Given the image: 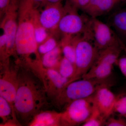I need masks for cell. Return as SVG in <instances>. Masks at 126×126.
Segmentation results:
<instances>
[{
	"instance_id": "cell-1",
	"label": "cell",
	"mask_w": 126,
	"mask_h": 126,
	"mask_svg": "<svg viewBox=\"0 0 126 126\" xmlns=\"http://www.w3.org/2000/svg\"><path fill=\"white\" fill-rule=\"evenodd\" d=\"M19 67V84L14 102L17 119L29 124L47 103L45 88L41 79L32 69L26 65Z\"/></svg>"
},
{
	"instance_id": "cell-2",
	"label": "cell",
	"mask_w": 126,
	"mask_h": 126,
	"mask_svg": "<svg viewBox=\"0 0 126 126\" xmlns=\"http://www.w3.org/2000/svg\"><path fill=\"white\" fill-rule=\"evenodd\" d=\"M18 28L15 41L16 53L25 59L26 64L31 62L30 56L34 55L41 61L38 45L35 36L34 19L37 11L27 0H21Z\"/></svg>"
},
{
	"instance_id": "cell-3",
	"label": "cell",
	"mask_w": 126,
	"mask_h": 126,
	"mask_svg": "<svg viewBox=\"0 0 126 126\" xmlns=\"http://www.w3.org/2000/svg\"><path fill=\"white\" fill-rule=\"evenodd\" d=\"M75 38L76 51L75 72L67 85L82 78L88 72L96 59L99 51L94 46L91 31L76 35Z\"/></svg>"
},
{
	"instance_id": "cell-4",
	"label": "cell",
	"mask_w": 126,
	"mask_h": 126,
	"mask_svg": "<svg viewBox=\"0 0 126 126\" xmlns=\"http://www.w3.org/2000/svg\"><path fill=\"white\" fill-rule=\"evenodd\" d=\"M106 79H79L69 83L52 100L58 108H64L72 102L90 96L102 86L108 84Z\"/></svg>"
},
{
	"instance_id": "cell-5",
	"label": "cell",
	"mask_w": 126,
	"mask_h": 126,
	"mask_svg": "<svg viewBox=\"0 0 126 126\" xmlns=\"http://www.w3.org/2000/svg\"><path fill=\"white\" fill-rule=\"evenodd\" d=\"M64 14L59 23L58 28L64 36H73L85 33L90 31L91 17L81 16L78 9L66 0Z\"/></svg>"
},
{
	"instance_id": "cell-6",
	"label": "cell",
	"mask_w": 126,
	"mask_h": 126,
	"mask_svg": "<svg viewBox=\"0 0 126 126\" xmlns=\"http://www.w3.org/2000/svg\"><path fill=\"white\" fill-rule=\"evenodd\" d=\"M95 107L94 94L86 98L73 101L61 112V126L83 124L92 115Z\"/></svg>"
},
{
	"instance_id": "cell-7",
	"label": "cell",
	"mask_w": 126,
	"mask_h": 126,
	"mask_svg": "<svg viewBox=\"0 0 126 126\" xmlns=\"http://www.w3.org/2000/svg\"><path fill=\"white\" fill-rule=\"evenodd\" d=\"M29 67L41 79L47 97L52 100L60 94L68 82V79L63 77L57 70L44 67L41 62H34Z\"/></svg>"
},
{
	"instance_id": "cell-8",
	"label": "cell",
	"mask_w": 126,
	"mask_h": 126,
	"mask_svg": "<svg viewBox=\"0 0 126 126\" xmlns=\"http://www.w3.org/2000/svg\"><path fill=\"white\" fill-rule=\"evenodd\" d=\"M19 67L15 68L10 67V63L1 68L0 79V96L5 99L11 106L13 115L16 114L14 110V102L18 90Z\"/></svg>"
},
{
	"instance_id": "cell-9",
	"label": "cell",
	"mask_w": 126,
	"mask_h": 126,
	"mask_svg": "<svg viewBox=\"0 0 126 126\" xmlns=\"http://www.w3.org/2000/svg\"><path fill=\"white\" fill-rule=\"evenodd\" d=\"M90 26L94 44L98 50L107 48L119 43L116 34L108 24L103 23L97 18L91 17Z\"/></svg>"
},
{
	"instance_id": "cell-10",
	"label": "cell",
	"mask_w": 126,
	"mask_h": 126,
	"mask_svg": "<svg viewBox=\"0 0 126 126\" xmlns=\"http://www.w3.org/2000/svg\"><path fill=\"white\" fill-rule=\"evenodd\" d=\"M18 7L10 8L6 12L2 26L4 33L6 35L7 43L6 46L7 58L12 55L16 54L15 41L18 24L16 22V11Z\"/></svg>"
},
{
	"instance_id": "cell-11",
	"label": "cell",
	"mask_w": 126,
	"mask_h": 126,
	"mask_svg": "<svg viewBox=\"0 0 126 126\" xmlns=\"http://www.w3.org/2000/svg\"><path fill=\"white\" fill-rule=\"evenodd\" d=\"M109 84L99 88L94 94L95 107L107 119L113 112L114 105L117 97L109 89Z\"/></svg>"
},
{
	"instance_id": "cell-12",
	"label": "cell",
	"mask_w": 126,
	"mask_h": 126,
	"mask_svg": "<svg viewBox=\"0 0 126 126\" xmlns=\"http://www.w3.org/2000/svg\"><path fill=\"white\" fill-rule=\"evenodd\" d=\"M39 16L40 23L47 30L58 28L59 23L64 14V6L61 2L46 5Z\"/></svg>"
},
{
	"instance_id": "cell-13",
	"label": "cell",
	"mask_w": 126,
	"mask_h": 126,
	"mask_svg": "<svg viewBox=\"0 0 126 126\" xmlns=\"http://www.w3.org/2000/svg\"><path fill=\"white\" fill-rule=\"evenodd\" d=\"M120 3L121 0H90L82 10L91 18H97L108 14Z\"/></svg>"
},
{
	"instance_id": "cell-14",
	"label": "cell",
	"mask_w": 126,
	"mask_h": 126,
	"mask_svg": "<svg viewBox=\"0 0 126 126\" xmlns=\"http://www.w3.org/2000/svg\"><path fill=\"white\" fill-rule=\"evenodd\" d=\"M108 24L114 30L118 38L126 43V8L113 12L109 18Z\"/></svg>"
},
{
	"instance_id": "cell-15",
	"label": "cell",
	"mask_w": 126,
	"mask_h": 126,
	"mask_svg": "<svg viewBox=\"0 0 126 126\" xmlns=\"http://www.w3.org/2000/svg\"><path fill=\"white\" fill-rule=\"evenodd\" d=\"M62 112L55 111H40L30 122V126H61Z\"/></svg>"
},
{
	"instance_id": "cell-16",
	"label": "cell",
	"mask_w": 126,
	"mask_h": 126,
	"mask_svg": "<svg viewBox=\"0 0 126 126\" xmlns=\"http://www.w3.org/2000/svg\"><path fill=\"white\" fill-rule=\"evenodd\" d=\"M113 66L108 63L96 60L90 70L84 75L82 79H106L111 75Z\"/></svg>"
},
{
	"instance_id": "cell-17",
	"label": "cell",
	"mask_w": 126,
	"mask_h": 126,
	"mask_svg": "<svg viewBox=\"0 0 126 126\" xmlns=\"http://www.w3.org/2000/svg\"><path fill=\"white\" fill-rule=\"evenodd\" d=\"M61 47L57 46L54 49L43 55L41 63L44 67L56 70L61 59Z\"/></svg>"
},
{
	"instance_id": "cell-18",
	"label": "cell",
	"mask_w": 126,
	"mask_h": 126,
	"mask_svg": "<svg viewBox=\"0 0 126 126\" xmlns=\"http://www.w3.org/2000/svg\"><path fill=\"white\" fill-rule=\"evenodd\" d=\"M61 45L64 57L75 66L76 51L75 36H64Z\"/></svg>"
},
{
	"instance_id": "cell-19",
	"label": "cell",
	"mask_w": 126,
	"mask_h": 126,
	"mask_svg": "<svg viewBox=\"0 0 126 126\" xmlns=\"http://www.w3.org/2000/svg\"><path fill=\"white\" fill-rule=\"evenodd\" d=\"M56 70L63 77L69 80L74 75L75 67L73 64L63 56L60 60Z\"/></svg>"
},
{
	"instance_id": "cell-20",
	"label": "cell",
	"mask_w": 126,
	"mask_h": 126,
	"mask_svg": "<svg viewBox=\"0 0 126 126\" xmlns=\"http://www.w3.org/2000/svg\"><path fill=\"white\" fill-rule=\"evenodd\" d=\"M39 16L37 13L34 19L35 36L38 45L44 43L48 38L47 30L40 23Z\"/></svg>"
},
{
	"instance_id": "cell-21",
	"label": "cell",
	"mask_w": 126,
	"mask_h": 126,
	"mask_svg": "<svg viewBox=\"0 0 126 126\" xmlns=\"http://www.w3.org/2000/svg\"><path fill=\"white\" fill-rule=\"evenodd\" d=\"M107 120L95 107L92 115L82 126H104L106 125Z\"/></svg>"
},
{
	"instance_id": "cell-22",
	"label": "cell",
	"mask_w": 126,
	"mask_h": 126,
	"mask_svg": "<svg viewBox=\"0 0 126 126\" xmlns=\"http://www.w3.org/2000/svg\"><path fill=\"white\" fill-rule=\"evenodd\" d=\"M13 117V110L11 106L4 98L0 96V117L4 123L9 120L10 116Z\"/></svg>"
},
{
	"instance_id": "cell-23",
	"label": "cell",
	"mask_w": 126,
	"mask_h": 126,
	"mask_svg": "<svg viewBox=\"0 0 126 126\" xmlns=\"http://www.w3.org/2000/svg\"><path fill=\"white\" fill-rule=\"evenodd\" d=\"M57 46L58 44L56 40L52 37H49L38 46V51L39 53L44 55L51 51Z\"/></svg>"
},
{
	"instance_id": "cell-24",
	"label": "cell",
	"mask_w": 126,
	"mask_h": 126,
	"mask_svg": "<svg viewBox=\"0 0 126 126\" xmlns=\"http://www.w3.org/2000/svg\"><path fill=\"white\" fill-rule=\"evenodd\" d=\"M20 0H0V13H6L10 7L19 6Z\"/></svg>"
},
{
	"instance_id": "cell-25",
	"label": "cell",
	"mask_w": 126,
	"mask_h": 126,
	"mask_svg": "<svg viewBox=\"0 0 126 126\" xmlns=\"http://www.w3.org/2000/svg\"><path fill=\"white\" fill-rule=\"evenodd\" d=\"M114 112L118 113L123 117L126 118V104L118 97H117L116 100L114 105Z\"/></svg>"
},
{
	"instance_id": "cell-26",
	"label": "cell",
	"mask_w": 126,
	"mask_h": 126,
	"mask_svg": "<svg viewBox=\"0 0 126 126\" xmlns=\"http://www.w3.org/2000/svg\"><path fill=\"white\" fill-rule=\"evenodd\" d=\"M107 126H126V121L122 118H115L110 117L107 120Z\"/></svg>"
},
{
	"instance_id": "cell-27",
	"label": "cell",
	"mask_w": 126,
	"mask_h": 126,
	"mask_svg": "<svg viewBox=\"0 0 126 126\" xmlns=\"http://www.w3.org/2000/svg\"><path fill=\"white\" fill-rule=\"evenodd\" d=\"M123 48L126 53V46H123ZM117 63L118 64L122 73L126 78V56L122 57L118 59Z\"/></svg>"
},
{
	"instance_id": "cell-28",
	"label": "cell",
	"mask_w": 126,
	"mask_h": 126,
	"mask_svg": "<svg viewBox=\"0 0 126 126\" xmlns=\"http://www.w3.org/2000/svg\"><path fill=\"white\" fill-rule=\"evenodd\" d=\"M34 7L38 5H46L48 4L61 2L63 0H29Z\"/></svg>"
},
{
	"instance_id": "cell-29",
	"label": "cell",
	"mask_w": 126,
	"mask_h": 126,
	"mask_svg": "<svg viewBox=\"0 0 126 126\" xmlns=\"http://www.w3.org/2000/svg\"><path fill=\"white\" fill-rule=\"evenodd\" d=\"M78 9L82 10L88 4L90 0H68Z\"/></svg>"
},
{
	"instance_id": "cell-30",
	"label": "cell",
	"mask_w": 126,
	"mask_h": 126,
	"mask_svg": "<svg viewBox=\"0 0 126 126\" xmlns=\"http://www.w3.org/2000/svg\"><path fill=\"white\" fill-rule=\"evenodd\" d=\"M118 97L125 104H126V94Z\"/></svg>"
},
{
	"instance_id": "cell-31",
	"label": "cell",
	"mask_w": 126,
	"mask_h": 126,
	"mask_svg": "<svg viewBox=\"0 0 126 126\" xmlns=\"http://www.w3.org/2000/svg\"><path fill=\"white\" fill-rule=\"evenodd\" d=\"M121 3L122 4H126V0H121Z\"/></svg>"
}]
</instances>
